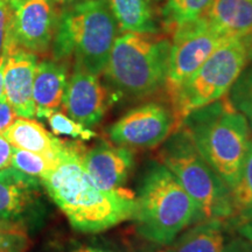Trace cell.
I'll list each match as a JSON object with an SVG mask.
<instances>
[{
    "label": "cell",
    "instance_id": "obj_7",
    "mask_svg": "<svg viewBox=\"0 0 252 252\" xmlns=\"http://www.w3.org/2000/svg\"><path fill=\"white\" fill-rule=\"evenodd\" d=\"M252 58V40L230 37L169 96L176 128L191 111L228 94Z\"/></svg>",
    "mask_w": 252,
    "mask_h": 252
},
{
    "label": "cell",
    "instance_id": "obj_31",
    "mask_svg": "<svg viewBox=\"0 0 252 252\" xmlns=\"http://www.w3.org/2000/svg\"><path fill=\"white\" fill-rule=\"evenodd\" d=\"M6 55L0 56V99L4 98V65Z\"/></svg>",
    "mask_w": 252,
    "mask_h": 252
},
{
    "label": "cell",
    "instance_id": "obj_17",
    "mask_svg": "<svg viewBox=\"0 0 252 252\" xmlns=\"http://www.w3.org/2000/svg\"><path fill=\"white\" fill-rule=\"evenodd\" d=\"M2 135L13 147L54 160H59L64 146V140H60L50 134L40 123L32 118L18 117Z\"/></svg>",
    "mask_w": 252,
    "mask_h": 252
},
{
    "label": "cell",
    "instance_id": "obj_3",
    "mask_svg": "<svg viewBox=\"0 0 252 252\" xmlns=\"http://www.w3.org/2000/svg\"><path fill=\"white\" fill-rule=\"evenodd\" d=\"M135 200L138 234L154 244L168 247L186 229L202 220L195 201L160 161L150 162L145 169Z\"/></svg>",
    "mask_w": 252,
    "mask_h": 252
},
{
    "label": "cell",
    "instance_id": "obj_15",
    "mask_svg": "<svg viewBox=\"0 0 252 252\" xmlns=\"http://www.w3.org/2000/svg\"><path fill=\"white\" fill-rule=\"evenodd\" d=\"M40 186V179L18 169H0V220L23 222L37 203Z\"/></svg>",
    "mask_w": 252,
    "mask_h": 252
},
{
    "label": "cell",
    "instance_id": "obj_4",
    "mask_svg": "<svg viewBox=\"0 0 252 252\" xmlns=\"http://www.w3.org/2000/svg\"><path fill=\"white\" fill-rule=\"evenodd\" d=\"M118 25L106 0H81L61 9L52 43L53 59L75 63L103 75L118 35Z\"/></svg>",
    "mask_w": 252,
    "mask_h": 252
},
{
    "label": "cell",
    "instance_id": "obj_13",
    "mask_svg": "<svg viewBox=\"0 0 252 252\" xmlns=\"http://www.w3.org/2000/svg\"><path fill=\"white\" fill-rule=\"evenodd\" d=\"M81 160L91 180L109 191L123 189L134 166V154L130 147L106 141L84 151Z\"/></svg>",
    "mask_w": 252,
    "mask_h": 252
},
{
    "label": "cell",
    "instance_id": "obj_24",
    "mask_svg": "<svg viewBox=\"0 0 252 252\" xmlns=\"http://www.w3.org/2000/svg\"><path fill=\"white\" fill-rule=\"evenodd\" d=\"M28 235L24 222L0 220V252H26Z\"/></svg>",
    "mask_w": 252,
    "mask_h": 252
},
{
    "label": "cell",
    "instance_id": "obj_18",
    "mask_svg": "<svg viewBox=\"0 0 252 252\" xmlns=\"http://www.w3.org/2000/svg\"><path fill=\"white\" fill-rule=\"evenodd\" d=\"M204 17L225 35L252 40V0H213Z\"/></svg>",
    "mask_w": 252,
    "mask_h": 252
},
{
    "label": "cell",
    "instance_id": "obj_14",
    "mask_svg": "<svg viewBox=\"0 0 252 252\" xmlns=\"http://www.w3.org/2000/svg\"><path fill=\"white\" fill-rule=\"evenodd\" d=\"M229 219H209L190 225L171 245L169 252H237L242 237H236Z\"/></svg>",
    "mask_w": 252,
    "mask_h": 252
},
{
    "label": "cell",
    "instance_id": "obj_9",
    "mask_svg": "<svg viewBox=\"0 0 252 252\" xmlns=\"http://www.w3.org/2000/svg\"><path fill=\"white\" fill-rule=\"evenodd\" d=\"M176 130L172 108L158 102H149L131 109L109 128L113 144L137 149L160 146Z\"/></svg>",
    "mask_w": 252,
    "mask_h": 252
},
{
    "label": "cell",
    "instance_id": "obj_12",
    "mask_svg": "<svg viewBox=\"0 0 252 252\" xmlns=\"http://www.w3.org/2000/svg\"><path fill=\"white\" fill-rule=\"evenodd\" d=\"M5 55V99L19 117H35L33 83L37 64V55L15 46H9Z\"/></svg>",
    "mask_w": 252,
    "mask_h": 252
},
{
    "label": "cell",
    "instance_id": "obj_25",
    "mask_svg": "<svg viewBox=\"0 0 252 252\" xmlns=\"http://www.w3.org/2000/svg\"><path fill=\"white\" fill-rule=\"evenodd\" d=\"M46 119L48 121V124L54 134L67 135V137L81 140H90L96 137V133L89 127H86L58 110L49 113Z\"/></svg>",
    "mask_w": 252,
    "mask_h": 252
},
{
    "label": "cell",
    "instance_id": "obj_29",
    "mask_svg": "<svg viewBox=\"0 0 252 252\" xmlns=\"http://www.w3.org/2000/svg\"><path fill=\"white\" fill-rule=\"evenodd\" d=\"M13 146L8 143L2 134H0V169L8 168L12 162Z\"/></svg>",
    "mask_w": 252,
    "mask_h": 252
},
{
    "label": "cell",
    "instance_id": "obj_8",
    "mask_svg": "<svg viewBox=\"0 0 252 252\" xmlns=\"http://www.w3.org/2000/svg\"><path fill=\"white\" fill-rule=\"evenodd\" d=\"M165 88L171 96L190 75L231 36L225 35L204 17L175 28L171 35Z\"/></svg>",
    "mask_w": 252,
    "mask_h": 252
},
{
    "label": "cell",
    "instance_id": "obj_22",
    "mask_svg": "<svg viewBox=\"0 0 252 252\" xmlns=\"http://www.w3.org/2000/svg\"><path fill=\"white\" fill-rule=\"evenodd\" d=\"M226 97L231 105L244 116L252 131V67L244 69Z\"/></svg>",
    "mask_w": 252,
    "mask_h": 252
},
{
    "label": "cell",
    "instance_id": "obj_34",
    "mask_svg": "<svg viewBox=\"0 0 252 252\" xmlns=\"http://www.w3.org/2000/svg\"><path fill=\"white\" fill-rule=\"evenodd\" d=\"M153 252H169L168 249H157V250H154Z\"/></svg>",
    "mask_w": 252,
    "mask_h": 252
},
{
    "label": "cell",
    "instance_id": "obj_33",
    "mask_svg": "<svg viewBox=\"0 0 252 252\" xmlns=\"http://www.w3.org/2000/svg\"><path fill=\"white\" fill-rule=\"evenodd\" d=\"M237 252H252V243L245 241L244 238H242V242L239 244Z\"/></svg>",
    "mask_w": 252,
    "mask_h": 252
},
{
    "label": "cell",
    "instance_id": "obj_36",
    "mask_svg": "<svg viewBox=\"0 0 252 252\" xmlns=\"http://www.w3.org/2000/svg\"><path fill=\"white\" fill-rule=\"evenodd\" d=\"M8 1H9V0H8Z\"/></svg>",
    "mask_w": 252,
    "mask_h": 252
},
{
    "label": "cell",
    "instance_id": "obj_35",
    "mask_svg": "<svg viewBox=\"0 0 252 252\" xmlns=\"http://www.w3.org/2000/svg\"><path fill=\"white\" fill-rule=\"evenodd\" d=\"M154 1H157V2H165L166 0H154Z\"/></svg>",
    "mask_w": 252,
    "mask_h": 252
},
{
    "label": "cell",
    "instance_id": "obj_26",
    "mask_svg": "<svg viewBox=\"0 0 252 252\" xmlns=\"http://www.w3.org/2000/svg\"><path fill=\"white\" fill-rule=\"evenodd\" d=\"M11 40V6L8 0H0V56L5 55Z\"/></svg>",
    "mask_w": 252,
    "mask_h": 252
},
{
    "label": "cell",
    "instance_id": "obj_11",
    "mask_svg": "<svg viewBox=\"0 0 252 252\" xmlns=\"http://www.w3.org/2000/svg\"><path fill=\"white\" fill-rule=\"evenodd\" d=\"M112 96L113 93L104 86L98 75L91 74L75 63L68 77L62 108L71 119L91 127L102 121Z\"/></svg>",
    "mask_w": 252,
    "mask_h": 252
},
{
    "label": "cell",
    "instance_id": "obj_23",
    "mask_svg": "<svg viewBox=\"0 0 252 252\" xmlns=\"http://www.w3.org/2000/svg\"><path fill=\"white\" fill-rule=\"evenodd\" d=\"M231 197L235 210L234 215L252 207V138L249 141L248 152L237 184L231 189Z\"/></svg>",
    "mask_w": 252,
    "mask_h": 252
},
{
    "label": "cell",
    "instance_id": "obj_10",
    "mask_svg": "<svg viewBox=\"0 0 252 252\" xmlns=\"http://www.w3.org/2000/svg\"><path fill=\"white\" fill-rule=\"evenodd\" d=\"M9 46L26 49L36 55L48 52L61 13L58 6L52 0H9Z\"/></svg>",
    "mask_w": 252,
    "mask_h": 252
},
{
    "label": "cell",
    "instance_id": "obj_30",
    "mask_svg": "<svg viewBox=\"0 0 252 252\" xmlns=\"http://www.w3.org/2000/svg\"><path fill=\"white\" fill-rule=\"evenodd\" d=\"M68 252H115L110 249H105L102 247H94V245H81V247L74 248Z\"/></svg>",
    "mask_w": 252,
    "mask_h": 252
},
{
    "label": "cell",
    "instance_id": "obj_21",
    "mask_svg": "<svg viewBox=\"0 0 252 252\" xmlns=\"http://www.w3.org/2000/svg\"><path fill=\"white\" fill-rule=\"evenodd\" d=\"M58 162L59 160L50 159V158L41 156V154L13 147L11 166L25 174L41 179L48 174L50 171H53Z\"/></svg>",
    "mask_w": 252,
    "mask_h": 252
},
{
    "label": "cell",
    "instance_id": "obj_28",
    "mask_svg": "<svg viewBox=\"0 0 252 252\" xmlns=\"http://www.w3.org/2000/svg\"><path fill=\"white\" fill-rule=\"evenodd\" d=\"M18 117L19 116L14 112L5 97L0 99V134L4 133L9 126L17 121Z\"/></svg>",
    "mask_w": 252,
    "mask_h": 252
},
{
    "label": "cell",
    "instance_id": "obj_32",
    "mask_svg": "<svg viewBox=\"0 0 252 252\" xmlns=\"http://www.w3.org/2000/svg\"><path fill=\"white\" fill-rule=\"evenodd\" d=\"M53 2H54V4L58 6L59 8H65V7H68V6H71V5H74V4H76V2H78V1H81V0H52Z\"/></svg>",
    "mask_w": 252,
    "mask_h": 252
},
{
    "label": "cell",
    "instance_id": "obj_19",
    "mask_svg": "<svg viewBox=\"0 0 252 252\" xmlns=\"http://www.w3.org/2000/svg\"><path fill=\"white\" fill-rule=\"evenodd\" d=\"M121 32L158 34L153 0H106Z\"/></svg>",
    "mask_w": 252,
    "mask_h": 252
},
{
    "label": "cell",
    "instance_id": "obj_6",
    "mask_svg": "<svg viewBox=\"0 0 252 252\" xmlns=\"http://www.w3.org/2000/svg\"><path fill=\"white\" fill-rule=\"evenodd\" d=\"M160 146V162L195 201L202 220L234 216L231 190L208 165L184 128L173 131Z\"/></svg>",
    "mask_w": 252,
    "mask_h": 252
},
{
    "label": "cell",
    "instance_id": "obj_27",
    "mask_svg": "<svg viewBox=\"0 0 252 252\" xmlns=\"http://www.w3.org/2000/svg\"><path fill=\"white\" fill-rule=\"evenodd\" d=\"M229 222L236 234L252 243V207L230 217Z\"/></svg>",
    "mask_w": 252,
    "mask_h": 252
},
{
    "label": "cell",
    "instance_id": "obj_5",
    "mask_svg": "<svg viewBox=\"0 0 252 252\" xmlns=\"http://www.w3.org/2000/svg\"><path fill=\"white\" fill-rule=\"evenodd\" d=\"M171 37L121 32L103 75L112 93L141 98L165 87Z\"/></svg>",
    "mask_w": 252,
    "mask_h": 252
},
{
    "label": "cell",
    "instance_id": "obj_20",
    "mask_svg": "<svg viewBox=\"0 0 252 252\" xmlns=\"http://www.w3.org/2000/svg\"><path fill=\"white\" fill-rule=\"evenodd\" d=\"M213 0H166L161 9L162 26L168 35L175 28L202 18Z\"/></svg>",
    "mask_w": 252,
    "mask_h": 252
},
{
    "label": "cell",
    "instance_id": "obj_1",
    "mask_svg": "<svg viewBox=\"0 0 252 252\" xmlns=\"http://www.w3.org/2000/svg\"><path fill=\"white\" fill-rule=\"evenodd\" d=\"M84 151L76 141H64L58 165L40 181L72 228L97 234L133 219L137 200L126 189L109 191L94 184L82 165Z\"/></svg>",
    "mask_w": 252,
    "mask_h": 252
},
{
    "label": "cell",
    "instance_id": "obj_16",
    "mask_svg": "<svg viewBox=\"0 0 252 252\" xmlns=\"http://www.w3.org/2000/svg\"><path fill=\"white\" fill-rule=\"evenodd\" d=\"M67 82V62L55 59L37 62L33 83L36 117L47 118L49 113L61 108Z\"/></svg>",
    "mask_w": 252,
    "mask_h": 252
},
{
    "label": "cell",
    "instance_id": "obj_2",
    "mask_svg": "<svg viewBox=\"0 0 252 252\" xmlns=\"http://www.w3.org/2000/svg\"><path fill=\"white\" fill-rule=\"evenodd\" d=\"M179 127L231 190L239 179L251 138L244 116L225 96L191 111Z\"/></svg>",
    "mask_w": 252,
    "mask_h": 252
}]
</instances>
